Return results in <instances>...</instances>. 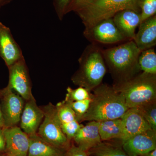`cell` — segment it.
I'll return each instance as SVG.
<instances>
[{"label":"cell","mask_w":156,"mask_h":156,"mask_svg":"<svg viewBox=\"0 0 156 156\" xmlns=\"http://www.w3.org/2000/svg\"><path fill=\"white\" fill-rule=\"evenodd\" d=\"M44 115L33 97L25 101L20 119V128L28 136L37 134Z\"/></svg>","instance_id":"cell-13"},{"label":"cell","mask_w":156,"mask_h":156,"mask_svg":"<svg viewBox=\"0 0 156 156\" xmlns=\"http://www.w3.org/2000/svg\"><path fill=\"white\" fill-rule=\"evenodd\" d=\"M0 156H6V155L5 154H3L2 153H0Z\"/></svg>","instance_id":"cell-34"},{"label":"cell","mask_w":156,"mask_h":156,"mask_svg":"<svg viewBox=\"0 0 156 156\" xmlns=\"http://www.w3.org/2000/svg\"><path fill=\"white\" fill-rule=\"evenodd\" d=\"M137 108L151 128L156 131V101L145 104Z\"/></svg>","instance_id":"cell-23"},{"label":"cell","mask_w":156,"mask_h":156,"mask_svg":"<svg viewBox=\"0 0 156 156\" xmlns=\"http://www.w3.org/2000/svg\"><path fill=\"white\" fill-rule=\"evenodd\" d=\"M84 35L92 43L115 44L128 41L115 24L112 18L101 20L89 28H85Z\"/></svg>","instance_id":"cell-8"},{"label":"cell","mask_w":156,"mask_h":156,"mask_svg":"<svg viewBox=\"0 0 156 156\" xmlns=\"http://www.w3.org/2000/svg\"><path fill=\"white\" fill-rule=\"evenodd\" d=\"M99 122L90 121L83 125L73 138L76 146L85 151L95 147L102 142L99 131Z\"/></svg>","instance_id":"cell-16"},{"label":"cell","mask_w":156,"mask_h":156,"mask_svg":"<svg viewBox=\"0 0 156 156\" xmlns=\"http://www.w3.org/2000/svg\"><path fill=\"white\" fill-rule=\"evenodd\" d=\"M77 121H75L68 124L61 125V128L63 133L65 134L67 139L71 141L77 133L79 129L83 126Z\"/></svg>","instance_id":"cell-27"},{"label":"cell","mask_w":156,"mask_h":156,"mask_svg":"<svg viewBox=\"0 0 156 156\" xmlns=\"http://www.w3.org/2000/svg\"><path fill=\"white\" fill-rule=\"evenodd\" d=\"M139 0H84L72 10L79 15L85 28L103 20L112 18L123 10L131 9L140 12Z\"/></svg>","instance_id":"cell-4"},{"label":"cell","mask_w":156,"mask_h":156,"mask_svg":"<svg viewBox=\"0 0 156 156\" xmlns=\"http://www.w3.org/2000/svg\"><path fill=\"white\" fill-rule=\"evenodd\" d=\"M55 106L61 125L77 121L74 112L65 101L58 102Z\"/></svg>","instance_id":"cell-22"},{"label":"cell","mask_w":156,"mask_h":156,"mask_svg":"<svg viewBox=\"0 0 156 156\" xmlns=\"http://www.w3.org/2000/svg\"><path fill=\"white\" fill-rule=\"evenodd\" d=\"M79 67L71 80L75 85L89 92L102 83L107 66L101 49L92 43L85 48L79 59Z\"/></svg>","instance_id":"cell-3"},{"label":"cell","mask_w":156,"mask_h":156,"mask_svg":"<svg viewBox=\"0 0 156 156\" xmlns=\"http://www.w3.org/2000/svg\"><path fill=\"white\" fill-rule=\"evenodd\" d=\"M123 149L130 156H141L156 149V131L152 129L136 134L122 143Z\"/></svg>","instance_id":"cell-11"},{"label":"cell","mask_w":156,"mask_h":156,"mask_svg":"<svg viewBox=\"0 0 156 156\" xmlns=\"http://www.w3.org/2000/svg\"><path fill=\"white\" fill-rule=\"evenodd\" d=\"M3 1V0H0V2H2V1Z\"/></svg>","instance_id":"cell-35"},{"label":"cell","mask_w":156,"mask_h":156,"mask_svg":"<svg viewBox=\"0 0 156 156\" xmlns=\"http://www.w3.org/2000/svg\"><path fill=\"white\" fill-rule=\"evenodd\" d=\"M120 32L128 41L133 40L136 27L141 23L140 12L126 9L116 13L112 17Z\"/></svg>","instance_id":"cell-15"},{"label":"cell","mask_w":156,"mask_h":156,"mask_svg":"<svg viewBox=\"0 0 156 156\" xmlns=\"http://www.w3.org/2000/svg\"><path fill=\"white\" fill-rule=\"evenodd\" d=\"M9 72V86L24 100L34 97L28 68L24 57L8 68Z\"/></svg>","instance_id":"cell-9"},{"label":"cell","mask_w":156,"mask_h":156,"mask_svg":"<svg viewBox=\"0 0 156 156\" xmlns=\"http://www.w3.org/2000/svg\"><path fill=\"white\" fill-rule=\"evenodd\" d=\"M141 156H156V149Z\"/></svg>","instance_id":"cell-33"},{"label":"cell","mask_w":156,"mask_h":156,"mask_svg":"<svg viewBox=\"0 0 156 156\" xmlns=\"http://www.w3.org/2000/svg\"><path fill=\"white\" fill-rule=\"evenodd\" d=\"M113 87L122 95L129 108L156 101V75L143 72Z\"/></svg>","instance_id":"cell-5"},{"label":"cell","mask_w":156,"mask_h":156,"mask_svg":"<svg viewBox=\"0 0 156 156\" xmlns=\"http://www.w3.org/2000/svg\"><path fill=\"white\" fill-rule=\"evenodd\" d=\"M83 1H84V0H72L70 4L69 7L68 9L67 13L69 12V11H72V9L76 6L80 4L81 2H83Z\"/></svg>","instance_id":"cell-31"},{"label":"cell","mask_w":156,"mask_h":156,"mask_svg":"<svg viewBox=\"0 0 156 156\" xmlns=\"http://www.w3.org/2000/svg\"><path fill=\"white\" fill-rule=\"evenodd\" d=\"M66 95L65 100L67 101H80L90 98L92 93L89 92L85 88L79 87L75 89H73L68 87L66 89Z\"/></svg>","instance_id":"cell-24"},{"label":"cell","mask_w":156,"mask_h":156,"mask_svg":"<svg viewBox=\"0 0 156 156\" xmlns=\"http://www.w3.org/2000/svg\"><path fill=\"white\" fill-rule=\"evenodd\" d=\"M91 100L92 98L91 97L80 101H65L67 102L74 112L77 121L80 123L82 117L88 111Z\"/></svg>","instance_id":"cell-26"},{"label":"cell","mask_w":156,"mask_h":156,"mask_svg":"<svg viewBox=\"0 0 156 156\" xmlns=\"http://www.w3.org/2000/svg\"><path fill=\"white\" fill-rule=\"evenodd\" d=\"M4 127H5V122L3 118L2 107H1V101H0V128H3Z\"/></svg>","instance_id":"cell-32"},{"label":"cell","mask_w":156,"mask_h":156,"mask_svg":"<svg viewBox=\"0 0 156 156\" xmlns=\"http://www.w3.org/2000/svg\"><path fill=\"white\" fill-rule=\"evenodd\" d=\"M92 92L90 106L80 122L120 119L129 108L122 95L113 87L101 83Z\"/></svg>","instance_id":"cell-2"},{"label":"cell","mask_w":156,"mask_h":156,"mask_svg":"<svg viewBox=\"0 0 156 156\" xmlns=\"http://www.w3.org/2000/svg\"><path fill=\"white\" fill-rule=\"evenodd\" d=\"M133 41L141 51L153 48L156 44V15L143 21Z\"/></svg>","instance_id":"cell-17"},{"label":"cell","mask_w":156,"mask_h":156,"mask_svg":"<svg viewBox=\"0 0 156 156\" xmlns=\"http://www.w3.org/2000/svg\"><path fill=\"white\" fill-rule=\"evenodd\" d=\"M6 148L5 139L3 128H0V153L5 152Z\"/></svg>","instance_id":"cell-30"},{"label":"cell","mask_w":156,"mask_h":156,"mask_svg":"<svg viewBox=\"0 0 156 156\" xmlns=\"http://www.w3.org/2000/svg\"><path fill=\"white\" fill-rule=\"evenodd\" d=\"M141 22L156 15V0H139Z\"/></svg>","instance_id":"cell-25"},{"label":"cell","mask_w":156,"mask_h":156,"mask_svg":"<svg viewBox=\"0 0 156 156\" xmlns=\"http://www.w3.org/2000/svg\"><path fill=\"white\" fill-rule=\"evenodd\" d=\"M141 52L133 40L101 49L105 64L114 80L113 86L123 83L139 73L141 70L138 58Z\"/></svg>","instance_id":"cell-1"},{"label":"cell","mask_w":156,"mask_h":156,"mask_svg":"<svg viewBox=\"0 0 156 156\" xmlns=\"http://www.w3.org/2000/svg\"><path fill=\"white\" fill-rule=\"evenodd\" d=\"M0 100L4 128L17 126L20 122L25 101L8 86L0 90Z\"/></svg>","instance_id":"cell-7"},{"label":"cell","mask_w":156,"mask_h":156,"mask_svg":"<svg viewBox=\"0 0 156 156\" xmlns=\"http://www.w3.org/2000/svg\"><path fill=\"white\" fill-rule=\"evenodd\" d=\"M138 63L143 72L156 75V53L154 48L141 51Z\"/></svg>","instance_id":"cell-21"},{"label":"cell","mask_w":156,"mask_h":156,"mask_svg":"<svg viewBox=\"0 0 156 156\" xmlns=\"http://www.w3.org/2000/svg\"><path fill=\"white\" fill-rule=\"evenodd\" d=\"M87 153L89 156H130L122 147L102 141Z\"/></svg>","instance_id":"cell-20"},{"label":"cell","mask_w":156,"mask_h":156,"mask_svg":"<svg viewBox=\"0 0 156 156\" xmlns=\"http://www.w3.org/2000/svg\"><path fill=\"white\" fill-rule=\"evenodd\" d=\"M5 139V154L7 156H28L29 136L20 127L3 128Z\"/></svg>","instance_id":"cell-10"},{"label":"cell","mask_w":156,"mask_h":156,"mask_svg":"<svg viewBox=\"0 0 156 156\" xmlns=\"http://www.w3.org/2000/svg\"><path fill=\"white\" fill-rule=\"evenodd\" d=\"M0 56L9 68L23 57L9 27L0 22Z\"/></svg>","instance_id":"cell-12"},{"label":"cell","mask_w":156,"mask_h":156,"mask_svg":"<svg viewBox=\"0 0 156 156\" xmlns=\"http://www.w3.org/2000/svg\"><path fill=\"white\" fill-rule=\"evenodd\" d=\"M72 0H55V7L58 18L62 20L66 14Z\"/></svg>","instance_id":"cell-28"},{"label":"cell","mask_w":156,"mask_h":156,"mask_svg":"<svg viewBox=\"0 0 156 156\" xmlns=\"http://www.w3.org/2000/svg\"><path fill=\"white\" fill-rule=\"evenodd\" d=\"M29 136L30 145L28 156H63L66 151L47 142L37 133Z\"/></svg>","instance_id":"cell-18"},{"label":"cell","mask_w":156,"mask_h":156,"mask_svg":"<svg viewBox=\"0 0 156 156\" xmlns=\"http://www.w3.org/2000/svg\"><path fill=\"white\" fill-rule=\"evenodd\" d=\"M41 108L44 112V116L37 134L50 144L67 150L70 146L71 141L69 140L62 131L56 106L50 103Z\"/></svg>","instance_id":"cell-6"},{"label":"cell","mask_w":156,"mask_h":156,"mask_svg":"<svg viewBox=\"0 0 156 156\" xmlns=\"http://www.w3.org/2000/svg\"><path fill=\"white\" fill-rule=\"evenodd\" d=\"M121 118L123 131L122 143L136 134L152 129L138 108H128Z\"/></svg>","instance_id":"cell-14"},{"label":"cell","mask_w":156,"mask_h":156,"mask_svg":"<svg viewBox=\"0 0 156 156\" xmlns=\"http://www.w3.org/2000/svg\"><path fill=\"white\" fill-rule=\"evenodd\" d=\"M63 156H89L87 152L81 149L74 144H71Z\"/></svg>","instance_id":"cell-29"},{"label":"cell","mask_w":156,"mask_h":156,"mask_svg":"<svg viewBox=\"0 0 156 156\" xmlns=\"http://www.w3.org/2000/svg\"><path fill=\"white\" fill-rule=\"evenodd\" d=\"M98 131L102 141L113 139L121 140L123 134L121 118L99 122Z\"/></svg>","instance_id":"cell-19"}]
</instances>
